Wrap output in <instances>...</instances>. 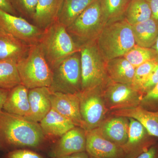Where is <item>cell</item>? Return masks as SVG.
<instances>
[{
	"label": "cell",
	"instance_id": "obj_1",
	"mask_svg": "<svg viewBox=\"0 0 158 158\" xmlns=\"http://www.w3.org/2000/svg\"><path fill=\"white\" fill-rule=\"evenodd\" d=\"M45 136L39 123L23 116L0 112V148L9 152L23 147L38 148Z\"/></svg>",
	"mask_w": 158,
	"mask_h": 158
},
{
	"label": "cell",
	"instance_id": "obj_2",
	"mask_svg": "<svg viewBox=\"0 0 158 158\" xmlns=\"http://www.w3.org/2000/svg\"><path fill=\"white\" fill-rule=\"evenodd\" d=\"M38 44L52 70L64 59L81 51V46L66 28L57 20L44 29Z\"/></svg>",
	"mask_w": 158,
	"mask_h": 158
},
{
	"label": "cell",
	"instance_id": "obj_3",
	"mask_svg": "<svg viewBox=\"0 0 158 158\" xmlns=\"http://www.w3.org/2000/svg\"><path fill=\"white\" fill-rule=\"evenodd\" d=\"M95 41L106 62L123 57L136 45L132 27L124 19L106 25Z\"/></svg>",
	"mask_w": 158,
	"mask_h": 158
},
{
	"label": "cell",
	"instance_id": "obj_4",
	"mask_svg": "<svg viewBox=\"0 0 158 158\" xmlns=\"http://www.w3.org/2000/svg\"><path fill=\"white\" fill-rule=\"evenodd\" d=\"M21 83L27 89L50 87L52 70L39 44L30 46L25 56L17 62Z\"/></svg>",
	"mask_w": 158,
	"mask_h": 158
},
{
	"label": "cell",
	"instance_id": "obj_5",
	"mask_svg": "<svg viewBox=\"0 0 158 158\" xmlns=\"http://www.w3.org/2000/svg\"><path fill=\"white\" fill-rule=\"evenodd\" d=\"M80 46L81 91L96 88L104 89L111 81L107 72L106 62L100 52L96 41Z\"/></svg>",
	"mask_w": 158,
	"mask_h": 158
},
{
	"label": "cell",
	"instance_id": "obj_6",
	"mask_svg": "<svg viewBox=\"0 0 158 158\" xmlns=\"http://www.w3.org/2000/svg\"><path fill=\"white\" fill-rule=\"evenodd\" d=\"M105 26L101 0H96L89 5L66 28V30L74 40L81 46L86 43L96 40Z\"/></svg>",
	"mask_w": 158,
	"mask_h": 158
},
{
	"label": "cell",
	"instance_id": "obj_7",
	"mask_svg": "<svg viewBox=\"0 0 158 158\" xmlns=\"http://www.w3.org/2000/svg\"><path fill=\"white\" fill-rule=\"evenodd\" d=\"M52 92L76 94L82 90L81 53H76L52 69Z\"/></svg>",
	"mask_w": 158,
	"mask_h": 158
},
{
	"label": "cell",
	"instance_id": "obj_8",
	"mask_svg": "<svg viewBox=\"0 0 158 158\" xmlns=\"http://www.w3.org/2000/svg\"><path fill=\"white\" fill-rule=\"evenodd\" d=\"M103 90L96 88L78 93L82 128L86 131L98 127L110 114V111L105 104Z\"/></svg>",
	"mask_w": 158,
	"mask_h": 158
},
{
	"label": "cell",
	"instance_id": "obj_9",
	"mask_svg": "<svg viewBox=\"0 0 158 158\" xmlns=\"http://www.w3.org/2000/svg\"><path fill=\"white\" fill-rule=\"evenodd\" d=\"M105 104L110 112L140 106L143 95L132 85L110 81L102 91Z\"/></svg>",
	"mask_w": 158,
	"mask_h": 158
},
{
	"label": "cell",
	"instance_id": "obj_10",
	"mask_svg": "<svg viewBox=\"0 0 158 158\" xmlns=\"http://www.w3.org/2000/svg\"><path fill=\"white\" fill-rule=\"evenodd\" d=\"M0 29L29 45L38 43L43 30L0 9Z\"/></svg>",
	"mask_w": 158,
	"mask_h": 158
},
{
	"label": "cell",
	"instance_id": "obj_11",
	"mask_svg": "<svg viewBox=\"0 0 158 158\" xmlns=\"http://www.w3.org/2000/svg\"><path fill=\"white\" fill-rule=\"evenodd\" d=\"M129 119L128 136L122 146L125 158H135L156 143L155 137L151 135L142 124L136 119Z\"/></svg>",
	"mask_w": 158,
	"mask_h": 158
},
{
	"label": "cell",
	"instance_id": "obj_12",
	"mask_svg": "<svg viewBox=\"0 0 158 158\" xmlns=\"http://www.w3.org/2000/svg\"><path fill=\"white\" fill-rule=\"evenodd\" d=\"M86 131L83 128L75 126L60 137L52 148L50 155L58 158L86 151Z\"/></svg>",
	"mask_w": 158,
	"mask_h": 158
},
{
	"label": "cell",
	"instance_id": "obj_13",
	"mask_svg": "<svg viewBox=\"0 0 158 158\" xmlns=\"http://www.w3.org/2000/svg\"><path fill=\"white\" fill-rule=\"evenodd\" d=\"M86 131V152L90 156L100 158H125L122 147L104 138L96 128Z\"/></svg>",
	"mask_w": 158,
	"mask_h": 158
},
{
	"label": "cell",
	"instance_id": "obj_14",
	"mask_svg": "<svg viewBox=\"0 0 158 158\" xmlns=\"http://www.w3.org/2000/svg\"><path fill=\"white\" fill-rule=\"evenodd\" d=\"M50 98L52 109L69 119L76 126L82 127L78 93L52 92Z\"/></svg>",
	"mask_w": 158,
	"mask_h": 158
},
{
	"label": "cell",
	"instance_id": "obj_15",
	"mask_svg": "<svg viewBox=\"0 0 158 158\" xmlns=\"http://www.w3.org/2000/svg\"><path fill=\"white\" fill-rule=\"evenodd\" d=\"M96 129L104 138L122 147L127 140L129 119L110 114Z\"/></svg>",
	"mask_w": 158,
	"mask_h": 158
},
{
	"label": "cell",
	"instance_id": "obj_16",
	"mask_svg": "<svg viewBox=\"0 0 158 158\" xmlns=\"http://www.w3.org/2000/svg\"><path fill=\"white\" fill-rule=\"evenodd\" d=\"M48 87H40L29 89L28 96L30 111L27 118L39 123L52 109L50 95Z\"/></svg>",
	"mask_w": 158,
	"mask_h": 158
},
{
	"label": "cell",
	"instance_id": "obj_17",
	"mask_svg": "<svg viewBox=\"0 0 158 158\" xmlns=\"http://www.w3.org/2000/svg\"><path fill=\"white\" fill-rule=\"evenodd\" d=\"M29 89L20 84L9 90L3 111L27 118L30 113Z\"/></svg>",
	"mask_w": 158,
	"mask_h": 158
},
{
	"label": "cell",
	"instance_id": "obj_18",
	"mask_svg": "<svg viewBox=\"0 0 158 158\" xmlns=\"http://www.w3.org/2000/svg\"><path fill=\"white\" fill-rule=\"evenodd\" d=\"M30 46L0 29V60L17 62L27 55Z\"/></svg>",
	"mask_w": 158,
	"mask_h": 158
},
{
	"label": "cell",
	"instance_id": "obj_19",
	"mask_svg": "<svg viewBox=\"0 0 158 158\" xmlns=\"http://www.w3.org/2000/svg\"><path fill=\"white\" fill-rule=\"evenodd\" d=\"M110 114L134 118L145 127L151 135L158 138V111H148L139 106L131 109L112 111Z\"/></svg>",
	"mask_w": 158,
	"mask_h": 158
},
{
	"label": "cell",
	"instance_id": "obj_20",
	"mask_svg": "<svg viewBox=\"0 0 158 158\" xmlns=\"http://www.w3.org/2000/svg\"><path fill=\"white\" fill-rule=\"evenodd\" d=\"M64 0H38L33 19L36 26L44 29L56 21Z\"/></svg>",
	"mask_w": 158,
	"mask_h": 158
},
{
	"label": "cell",
	"instance_id": "obj_21",
	"mask_svg": "<svg viewBox=\"0 0 158 158\" xmlns=\"http://www.w3.org/2000/svg\"><path fill=\"white\" fill-rule=\"evenodd\" d=\"M44 135L59 137L76 126L69 119L51 109L39 123Z\"/></svg>",
	"mask_w": 158,
	"mask_h": 158
},
{
	"label": "cell",
	"instance_id": "obj_22",
	"mask_svg": "<svg viewBox=\"0 0 158 158\" xmlns=\"http://www.w3.org/2000/svg\"><path fill=\"white\" fill-rule=\"evenodd\" d=\"M106 67L108 77L111 81L132 85L135 68L124 57L107 61Z\"/></svg>",
	"mask_w": 158,
	"mask_h": 158
},
{
	"label": "cell",
	"instance_id": "obj_23",
	"mask_svg": "<svg viewBox=\"0 0 158 158\" xmlns=\"http://www.w3.org/2000/svg\"><path fill=\"white\" fill-rule=\"evenodd\" d=\"M136 45L152 48L158 37V24L153 19L132 26Z\"/></svg>",
	"mask_w": 158,
	"mask_h": 158
},
{
	"label": "cell",
	"instance_id": "obj_24",
	"mask_svg": "<svg viewBox=\"0 0 158 158\" xmlns=\"http://www.w3.org/2000/svg\"><path fill=\"white\" fill-rule=\"evenodd\" d=\"M96 0H64L57 21L67 28Z\"/></svg>",
	"mask_w": 158,
	"mask_h": 158
},
{
	"label": "cell",
	"instance_id": "obj_25",
	"mask_svg": "<svg viewBox=\"0 0 158 158\" xmlns=\"http://www.w3.org/2000/svg\"><path fill=\"white\" fill-rule=\"evenodd\" d=\"M131 0H101L103 17L106 25L124 19Z\"/></svg>",
	"mask_w": 158,
	"mask_h": 158
},
{
	"label": "cell",
	"instance_id": "obj_26",
	"mask_svg": "<svg viewBox=\"0 0 158 158\" xmlns=\"http://www.w3.org/2000/svg\"><path fill=\"white\" fill-rule=\"evenodd\" d=\"M151 18V10L146 0H131L124 18L131 25L143 22Z\"/></svg>",
	"mask_w": 158,
	"mask_h": 158
},
{
	"label": "cell",
	"instance_id": "obj_27",
	"mask_svg": "<svg viewBox=\"0 0 158 158\" xmlns=\"http://www.w3.org/2000/svg\"><path fill=\"white\" fill-rule=\"evenodd\" d=\"M20 84L17 62L0 60V88L10 90Z\"/></svg>",
	"mask_w": 158,
	"mask_h": 158
},
{
	"label": "cell",
	"instance_id": "obj_28",
	"mask_svg": "<svg viewBox=\"0 0 158 158\" xmlns=\"http://www.w3.org/2000/svg\"><path fill=\"white\" fill-rule=\"evenodd\" d=\"M123 57L135 68L150 60H156V52L152 48H146L137 45L131 49Z\"/></svg>",
	"mask_w": 158,
	"mask_h": 158
},
{
	"label": "cell",
	"instance_id": "obj_29",
	"mask_svg": "<svg viewBox=\"0 0 158 158\" xmlns=\"http://www.w3.org/2000/svg\"><path fill=\"white\" fill-rule=\"evenodd\" d=\"M157 62L156 59H153L144 62L135 68L132 84L134 88L140 91L141 85L147 79Z\"/></svg>",
	"mask_w": 158,
	"mask_h": 158
},
{
	"label": "cell",
	"instance_id": "obj_30",
	"mask_svg": "<svg viewBox=\"0 0 158 158\" xmlns=\"http://www.w3.org/2000/svg\"><path fill=\"white\" fill-rule=\"evenodd\" d=\"M15 9L26 17L33 19L38 0H9Z\"/></svg>",
	"mask_w": 158,
	"mask_h": 158
},
{
	"label": "cell",
	"instance_id": "obj_31",
	"mask_svg": "<svg viewBox=\"0 0 158 158\" xmlns=\"http://www.w3.org/2000/svg\"><path fill=\"white\" fill-rule=\"evenodd\" d=\"M140 106L148 111H158V84L143 95Z\"/></svg>",
	"mask_w": 158,
	"mask_h": 158
},
{
	"label": "cell",
	"instance_id": "obj_32",
	"mask_svg": "<svg viewBox=\"0 0 158 158\" xmlns=\"http://www.w3.org/2000/svg\"><path fill=\"white\" fill-rule=\"evenodd\" d=\"M158 84V62L140 89V91L144 95L149 92Z\"/></svg>",
	"mask_w": 158,
	"mask_h": 158
},
{
	"label": "cell",
	"instance_id": "obj_33",
	"mask_svg": "<svg viewBox=\"0 0 158 158\" xmlns=\"http://www.w3.org/2000/svg\"><path fill=\"white\" fill-rule=\"evenodd\" d=\"M5 158H44L41 155L30 150L15 149L8 152Z\"/></svg>",
	"mask_w": 158,
	"mask_h": 158
},
{
	"label": "cell",
	"instance_id": "obj_34",
	"mask_svg": "<svg viewBox=\"0 0 158 158\" xmlns=\"http://www.w3.org/2000/svg\"><path fill=\"white\" fill-rule=\"evenodd\" d=\"M135 158H158V144L156 143Z\"/></svg>",
	"mask_w": 158,
	"mask_h": 158
},
{
	"label": "cell",
	"instance_id": "obj_35",
	"mask_svg": "<svg viewBox=\"0 0 158 158\" xmlns=\"http://www.w3.org/2000/svg\"><path fill=\"white\" fill-rule=\"evenodd\" d=\"M152 12V18L158 24V0H146Z\"/></svg>",
	"mask_w": 158,
	"mask_h": 158
},
{
	"label": "cell",
	"instance_id": "obj_36",
	"mask_svg": "<svg viewBox=\"0 0 158 158\" xmlns=\"http://www.w3.org/2000/svg\"><path fill=\"white\" fill-rule=\"evenodd\" d=\"M0 9L10 14L16 15L17 11H15L9 0H0Z\"/></svg>",
	"mask_w": 158,
	"mask_h": 158
},
{
	"label": "cell",
	"instance_id": "obj_37",
	"mask_svg": "<svg viewBox=\"0 0 158 158\" xmlns=\"http://www.w3.org/2000/svg\"><path fill=\"white\" fill-rule=\"evenodd\" d=\"M9 90L0 88V112L3 110V105L5 103Z\"/></svg>",
	"mask_w": 158,
	"mask_h": 158
},
{
	"label": "cell",
	"instance_id": "obj_38",
	"mask_svg": "<svg viewBox=\"0 0 158 158\" xmlns=\"http://www.w3.org/2000/svg\"><path fill=\"white\" fill-rule=\"evenodd\" d=\"M89 155L86 152H84L77 153L70 155L64 156L58 158H89Z\"/></svg>",
	"mask_w": 158,
	"mask_h": 158
},
{
	"label": "cell",
	"instance_id": "obj_39",
	"mask_svg": "<svg viewBox=\"0 0 158 158\" xmlns=\"http://www.w3.org/2000/svg\"><path fill=\"white\" fill-rule=\"evenodd\" d=\"M155 52L156 54V60L158 62V37L154 45L152 48Z\"/></svg>",
	"mask_w": 158,
	"mask_h": 158
},
{
	"label": "cell",
	"instance_id": "obj_40",
	"mask_svg": "<svg viewBox=\"0 0 158 158\" xmlns=\"http://www.w3.org/2000/svg\"><path fill=\"white\" fill-rule=\"evenodd\" d=\"M89 158H100L94 157L90 156H89Z\"/></svg>",
	"mask_w": 158,
	"mask_h": 158
}]
</instances>
